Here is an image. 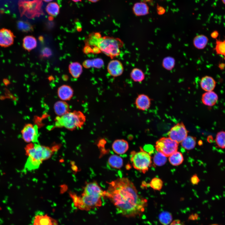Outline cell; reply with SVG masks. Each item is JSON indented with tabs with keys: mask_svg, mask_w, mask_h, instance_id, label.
<instances>
[{
	"mask_svg": "<svg viewBox=\"0 0 225 225\" xmlns=\"http://www.w3.org/2000/svg\"><path fill=\"white\" fill-rule=\"evenodd\" d=\"M104 197L109 199L118 213L127 218L140 217L148 205L147 200L140 195L128 178H119L108 182Z\"/></svg>",
	"mask_w": 225,
	"mask_h": 225,
	"instance_id": "obj_1",
	"label": "cell"
},
{
	"mask_svg": "<svg viewBox=\"0 0 225 225\" xmlns=\"http://www.w3.org/2000/svg\"><path fill=\"white\" fill-rule=\"evenodd\" d=\"M105 193L97 182L93 181L86 185L81 196L74 195L72 197L76 208L88 211L102 206Z\"/></svg>",
	"mask_w": 225,
	"mask_h": 225,
	"instance_id": "obj_2",
	"label": "cell"
},
{
	"mask_svg": "<svg viewBox=\"0 0 225 225\" xmlns=\"http://www.w3.org/2000/svg\"><path fill=\"white\" fill-rule=\"evenodd\" d=\"M28 158L24 169L31 171L38 169L43 162L49 158L53 153L51 148L38 143H31L25 148Z\"/></svg>",
	"mask_w": 225,
	"mask_h": 225,
	"instance_id": "obj_3",
	"label": "cell"
},
{
	"mask_svg": "<svg viewBox=\"0 0 225 225\" xmlns=\"http://www.w3.org/2000/svg\"><path fill=\"white\" fill-rule=\"evenodd\" d=\"M86 120V116L82 112L69 111L62 116H57L55 119V126L73 130L81 128Z\"/></svg>",
	"mask_w": 225,
	"mask_h": 225,
	"instance_id": "obj_4",
	"label": "cell"
},
{
	"mask_svg": "<svg viewBox=\"0 0 225 225\" xmlns=\"http://www.w3.org/2000/svg\"><path fill=\"white\" fill-rule=\"evenodd\" d=\"M123 45L122 41L119 38L105 36L100 39L97 47L101 52L112 59L120 55V48Z\"/></svg>",
	"mask_w": 225,
	"mask_h": 225,
	"instance_id": "obj_5",
	"label": "cell"
},
{
	"mask_svg": "<svg viewBox=\"0 0 225 225\" xmlns=\"http://www.w3.org/2000/svg\"><path fill=\"white\" fill-rule=\"evenodd\" d=\"M42 4V0H19L18 5L21 16L32 19L43 15Z\"/></svg>",
	"mask_w": 225,
	"mask_h": 225,
	"instance_id": "obj_6",
	"label": "cell"
},
{
	"mask_svg": "<svg viewBox=\"0 0 225 225\" xmlns=\"http://www.w3.org/2000/svg\"><path fill=\"white\" fill-rule=\"evenodd\" d=\"M130 160L134 168L143 173L148 171L152 163L150 154L141 147L139 151L131 152Z\"/></svg>",
	"mask_w": 225,
	"mask_h": 225,
	"instance_id": "obj_7",
	"label": "cell"
},
{
	"mask_svg": "<svg viewBox=\"0 0 225 225\" xmlns=\"http://www.w3.org/2000/svg\"><path fill=\"white\" fill-rule=\"evenodd\" d=\"M178 146V142L169 137H162L156 142L155 147L158 152L167 157L177 151Z\"/></svg>",
	"mask_w": 225,
	"mask_h": 225,
	"instance_id": "obj_8",
	"label": "cell"
},
{
	"mask_svg": "<svg viewBox=\"0 0 225 225\" xmlns=\"http://www.w3.org/2000/svg\"><path fill=\"white\" fill-rule=\"evenodd\" d=\"M23 140L26 142L38 143L39 136L38 127L31 123L25 125L21 131Z\"/></svg>",
	"mask_w": 225,
	"mask_h": 225,
	"instance_id": "obj_9",
	"label": "cell"
},
{
	"mask_svg": "<svg viewBox=\"0 0 225 225\" xmlns=\"http://www.w3.org/2000/svg\"><path fill=\"white\" fill-rule=\"evenodd\" d=\"M188 132L184 124L181 122L172 127L168 132V135L169 138L179 143L188 136Z\"/></svg>",
	"mask_w": 225,
	"mask_h": 225,
	"instance_id": "obj_10",
	"label": "cell"
},
{
	"mask_svg": "<svg viewBox=\"0 0 225 225\" xmlns=\"http://www.w3.org/2000/svg\"><path fill=\"white\" fill-rule=\"evenodd\" d=\"M15 36L10 30L2 28L0 29V46L7 48L12 45L14 43Z\"/></svg>",
	"mask_w": 225,
	"mask_h": 225,
	"instance_id": "obj_11",
	"label": "cell"
},
{
	"mask_svg": "<svg viewBox=\"0 0 225 225\" xmlns=\"http://www.w3.org/2000/svg\"><path fill=\"white\" fill-rule=\"evenodd\" d=\"M108 73L114 77L121 76L124 71V67L122 63L117 59L112 60L108 63L107 67Z\"/></svg>",
	"mask_w": 225,
	"mask_h": 225,
	"instance_id": "obj_12",
	"label": "cell"
},
{
	"mask_svg": "<svg viewBox=\"0 0 225 225\" xmlns=\"http://www.w3.org/2000/svg\"><path fill=\"white\" fill-rule=\"evenodd\" d=\"M33 225H58L57 220L47 214L37 215L33 220Z\"/></svg>",
	"mask_w": 225,
	"mask_h": 225,
	"instance_id": "obj_13",
	"label": "cell"
},
{
	"mask_svg": "<svg viewBox=\"0 0 225 225\" xmlns=\"http://www.w3.org/2000/svg\"><path fill=\"white\" fill-rule=\"evenodd\" d=\"M151 100L149 97L144 94L139 95L136 98L135 104L139 110L145 111L148 109L151 106Z\"/></svg>",
	"mask_w": 225,
	"mask_h": 225,
	"instance_id": "obj_14",
	"label": "cell"
},
{
	"mask_svg": "<svg viewBox=\"0 0 225 225\" xmlns=\"http://www.w3.org/2000/svg\"><path fill=\"white\" fill-rule=\"evenodd\" d=\"M73 91L69 86L63 85L60 86L58 90V95L62 100L66 101L70 100L72 97Z\"/></svg>",
	"mask_w": 225,
	"mask_h": 225,
	"instance_id": "obj_15",
	"label": "cell"
},
{
	"mask_svg": "<svg viewBox=\"0 0 225 225\" xmlns=\"http://www.w3.org/2000/svg\"><path fill=\"white\" fill-rule=\"evenodd\" d=\"M112 148L113 151L118 154L125 153L128 150L129 144L128 142L123 139H118L113 142Z\"/></svg>",
	"mask_w": 225,
	"mask_h": 225,
	"instance_id": "obj_16",
	"label": "cell"
},
{
	"mask_svg": "<svg viewBox=\"0 0 225 225\" xmlns=\"http://www.w3.org/2000/svg\"><path fill=\"white\" fill-rule=\"evenodd\" d=\"M218 100L217 94L213 91L207 92L203 94L201 100L205 105L212 107L214 105Z\"/></svg>",
	"mask_w": 225,
	"mask_h": 225,
	"instance_id": "obj_17",
	"label": "cell"
},
{
	"mask_svg": "<svg viewBox=\"0 0 225 225\" xmlns=\"http://www.w3.org/2000/svg\"><path fill=\"white\" fill-rule=\"evenodd\" d=\"M216 84V82L215 79L208 76H205L202 77L200 82L201 88L206 92L213 91Z\"/></svg>",
	"mask_w": 225,
	"mask_h": 225,
	"instance_id": "obj_18",
	"label": "cell"
},
{
	"mask_svg": "<svg viewBox=\"0 0 225 225\" xmlns=\"http://www.w3.org/2000/svg\"><path fill=\"white\" fill-rule=\"evenodd\" d=\"M132 11L134 14L137 16H144L149 13V7L144 2H138L134 5Z\"/></svg>",
	"mask_w": 225,
	"mask_h": 225,
	"instance_id": "obj_19",
	"label": "cell"
},
{
	"mask_svg": "<svg viewBox=\"0 0 225 225\" xmlns=\"http://www.w3.org/2000/svg\"><path fill=\"white\" fill-rule=\"evenodd\" d=\"M37 45L36 38L32 36L25 37L22 40V46L26 50L30 52L36 47Z\"/></svg>",
	"mask_w": 225,
	"mask_h": 225,
	"instance_id": "obj_20",
	"label": "cell"
},
{
	"mask_svg": "<svg viewBox=\"0 0 225 225\" xmlns=\"http://www.w3.org/2000/svg\"><path fill=\"white\" fill-rule=\"evenodd\" d=\"M54 109L58 116H62L69 111L68 104L65 101L62 100L58 101L55 103Z\"/></svg>",
	"mask_w": 225,
	"mask_h": 225,
	"instance_id": "obj_21",
	"label": "cell"
},
{
	"mask_svg": "<svg viewBox=\"0 0 225 225\" xmlns=\"http://www.w3.org/2000/svg\"><path fill=\"white\" fill-rule=\"evenodd\" d=\"M104 64L103 60L100 58L84 60L82 63L83 67L88 69L91 68H100L103 67Z\"/></svg>",
	"mask_w": 225,
	"mask_h": 225,
	"instance_id": "obj_22",
	"label": "cell"
},
{
	"mask_svg": "<svg viewBox=\"0 0 225 225\" xmlns=\"http://www.w3.org/2000/svg\"><path fill=\"white\" fill-rule=\"evenodd\" d=\"M69 72L71 76L74 78H78L82 72V67L78 62H72L70 63L68 67Z\"/></svg>",
	"mask_w": 225,
	"mask_h": 225,
	"instance_id": "obj_23",
	"label": "cell"
},
{
	"mask_svg": "<svg viewBox=\"0 0 225 225\" xmlns=\"http://www.w3.org/2000/svg\"><path fill=\"white\" fill-rule=\"evenodd\" d=\"M208 41V38L204 35H199L196 36L193 39V44L194 47L199 49L204 48Z\"/></svg>",
	"mask_w": 225,
	"mask_h": 225,
	"instance_id": "obj_24",
	"label": "cell"
},
{
	"mask_svg": "<svg viewBox=\"0 0 225 225\" xmlns=\"http://www.w3.org/2000/svg\"><path fill=\"white\" fill-rule=\"evenodd\" d=\"M102 37L99 32L92 33L88 36L85 40V45H88L91 47H97L98 41Z\"/></svg>",
	"mask_w": 225,
	"mask_h": 225,
	"instance_id": "obj_25",
	"label": "cell"
},
{
	"mask_svg": "<svg viewBox=\"0 0 225 225\" xmlns=\"http://www.w3.org/2000/svg\"><path fill=\"white\" fill-rule=\"evenodd\" d=\"M108 163L111 167L120 169L123 165V161L122 159L119 156L113 155L111 156L109 158Z\"/></svg>",
	"mask_w": 225,
	"mask_h": 225,
	"instance_id": "obj_26",
	"label": "cell"
},
{
	"mask_svg": "<svg viewBox=\"0 0 225 225\" xmlns=\"http://www.w3.org/2000/svg\"><path fill=\"white\" fill-rule=\"evenodd\" d=\"M131 79L134 81L141 82L145 78V74L140 69L135 68L132 69L130 74Z\"/></svg>",
	"mask_w": 225,
	"mask_h": 225,
	"instance_id": "obj_27",
	"label": "cell"
},
{
	"mask_svg": "<svg viewBox=\"0 0 225 225\" xmlns=\"http://www.w3.org/2000/svg\"><path fill=\"white\" fill-rule=\"evenodd\" d=\"M196 143V138L191 136H187L181 142L182 147L186 150L193 149L195 146Z\"/></svg>",
	"mask_w": 225,
	"mask_h": 225,
	"instance_id": "obj_28",
	"label": "cell"
},
{
	"mask_svg": "<svg viewBox=\"0 0 225 225\" xmlns=\"http://www.w3.org/2000/svg\"><path fill=\"white\" fill-rule=\"evenodd\" d=\"M184 160L182 154L180 152L176 151L169 156V161L172 165L177 166L182 163Z\"/></svg>",
	"mask_w": 225,
	"mask_h": 225,
	"instance_id": "obj_29",
	"label": "cell"
},
{
	"mask_svg": "<svg viewBox=\"0 0 225 225\" xmlns=\"http://www.w3.org/2000/svg\"><path fill=\"white\" fill-rule=\"evenodd\" d=\"M47 12L52 16H57L59 12L60 7L56 2L49 3L46 8Z\"/></svg>",
	"mask_w": 225,
	"mask_h": 225,
	"instance_id": "obj_30",
	"label": "cell"
},
{
	"mask_svg": "<svg viewBox=\"0 0 225 225\" xmlns=\"http://www.w3.org/2000/svg\"><path fill=\"white\" fill-rule=\"evenodd\" d=\"M215 142L218 148H225V131H222L218 132L216 135Z\"/></svg>",
	"mask_w": 225,
	"mask_h": 225,
	"instance_id": "obj_31",
	"label": "cell"
},
{
	"mask_svg": "<svg viewBox=\"0 0 225 225\" xmlns=\"http://www.w3.org/2000/svg\"><path fill=\"white\" fill-rule=\"evenodd\" d=\"M214 49L217 54L222 55L225 60V39L223 41L216 39Z\"/></svg>",
	"mask_w": 225,
	"mask_h": 225,
	"instance_id": "obj_32",
	"label": "cell"
},
{
	"mask_svg": "<svg viewBox=\"0 0 225 225\" xmlns=\"http://www.w3.org/2000/svg\"><path fill=\"white\" fill-rule=\"evenodd\" d=\"M172 218L171 214L168 212H163L159 216V221L162 225H169L172 221Z\"/></svg>",
	"mask_w": 225,
	"mask_h": 225,
	"instance_id": "obj_33",
	"label": "cell"
},
{
	"mask_svg": "<svg viewBox=\"0 0 225 225\" xmlns=\"http://www.w3.org/2000/svg\"><path fill=\"white\" fill-rule=\"evenodd\" d=\"M167 157L162 153L158 152L155 154L153 158V162L155 165L161 166L165 164Z\"/></svg>",
	"mask_w": 225,
	"mask_h": 225,
	"instance_id": "obj_34",
	"label": "cell"
},
{
	"mask_svg": "<svg viewBox=\"0 0 225 225\" xmlns=\"http://www.w3.org/2000/svg\"><path fill=\"white\" fill-rule=\"evenodd\" d=\"M18 28L22 31L28 32L33 30V26L29 22L23 21H18L17 22Z\"/></svg>",
	"mask_w": 225,
	"mask_h": 225,
	"instance_id": "obj_35",
	"label": "cell"
},
{
	"mask_svg": "<svg viewBox=\"0 0 225 225\" xmlns=\"http://www.w3.org/2000/svg\"><path fill=\"white\" fill-rule=\"evenodd\" d=\"M163 183L161 179L155 177L153 178L148 184L154 190H160L162 188Z\"/></svg>",
	"mask_w": 225,
	"mask_h": 225,
	"instance_id": "obj_36",
	"label": "cell"
},
{
	"mask_svg": "<svg viewBox=\"0 0 225 225\" xmlns=\"http://www.w3.org/2000/svg\"><path fill=\"white\" fill-rule=\"evenodd\" d=\"M175 61L174 58L171 57L165 58L163 60V67L168 70H171L174 67Z\"/></svg>",
	"mask_w": 225,
	"mask_h": 225,
	"instance_id": "obj_37",
	"label": "cell"
},
{
	"mask_svg": "<svg viewBox=\"0 0 225 225\" xmlns=\"http://www.w3.org/2000/svg\"><path fill=\"white\" fill-rule=\"evenodd\" d=\"M52 54V52L51 49L48 47L43 48L41 52V56L42 58H48L51 56Z\"/></svg>",
	"mask_w": 225,
	"mask_h": 225,
	"instance_id": "obj_38",
	"label": "cell"
},
{
	"mask_svg": "<svg viewBox=\"0 0 225 225\" xmlns=\"http://www.w3.org/2000/svg\"><path fill=\"white\" fill-rule=\"evenodd\" d=\"M200 181V179L196 174L193 175L191 178V181L193 185L198 184Z\"/></svg>",
	"mask_w": 225,
	"mask_h": 225,
	"instance_id": "obj_39",
	"label": "cell"
},
{
	"mask_svg": "<svg viewBox=\"0 0 225 225\" xmlns=\"http://www.w3.org/2000/svg\"><path fill=\"white\" fill-rule=\"evenodd\" d=\"M83 52L86 54H88L91 52L92 53V48L91 47L85 45L82 50Z\"/></svg>",
	"mask_w": 225,
	"mask_h": 225,
	"instance_id": "obj_40",
	"label": "cell"
},
{
	"mask_svg": "<svg viewBox=\"0 0 225 225\" xmlns=\"http://www.w3.org/2000/svg\"><path fill=\"white\" fill-rule=\"evenodd\" d=\"M157 10L158 14L159 15H162L165 12V9L162 7L157 5Z\"/></svg>",
	"mask_w": 225,
	"mask_h": 225,
	"instance_id": "obj_41",
	"label": "cell"
},
{
	"mask_svg": "<svg viewBox=\"0 0 225 225\" xmlns=\"http://www.w3.org/2000/svg\"><path fill=\"white\" fill-rule=\"evenodd\" d=\"M169 225H185L180 220H174Z\"/></svg>",
	"mask_w": 225,
	"mask_h": 225,
	"instance_id": "obj_42",
	"label": "cell"
},
{
	"mask_svg": "<svg viewBox=\"0 0 225 225\" xmlns=\"http://www.w3.org/2000/svg\"><path fill=\"white\" fill-rule=\"evenodd\" d=\"M211 36L212 38L216 39L218 36V31H215L211 33Z\"/></svg>",
	"mask_w": 225,
	"mask_h": 225,
	"instance_id": "obj_43",
	"label": "cell"
},
{
	"mask_svg": "<svg viewBox=\"0 0 225 225\" xmlns=\"http://www.w3.org/2000/svg\"><path fill=\"white\" fill-rule=\"evenodd\" d=\"M92 2H96L99 0H87Z\"/></svg>",
	"mask_w": 225,
	"mask_h": 225,
	"instance_id": "obj_44",
	"label": "cell"
},
{
	"mask_svg": "<svg viewBox=\"0 0 225 225\" xmlns=\"http://www.w3.org/2000/svg\"><path fill=\"white\" fill-rule=\"evenodd\" d=\"M75 2H81L82 0H72Z\"/></svg>",
	"mask_w": 225,
	"mask_h": 225,
	"instance_id": "obj_45",
	"label": "cell"
},
{
	"mask_svg": "<svg viewBox=\"0 0 225 225\" xmlns=\"http://www.w3.org/2000/svg\"><path fill=\"white\" fill-rule=\"evenodd\" d=\"M48 19H49V20H52V19H53V17H52V16H50V17H49Z\"/></svg>",
	"mask_w": 225,
	"mask_h": 225,
	"instance_id": "obj_46",
	"label": "cell"
},
{
	"mask_svg": "<svg viewBox=\"0 0 225 225\" xmlns=\"http://www.w3.org/2000/svg\"><path fill=\"white\" fill-rule=\"evenodd\" d=\"M43 0L44 1V2H50V1H52L53 0Z\"/></svg>",
	"mask_w": 225,
	"mask_h": 225,
	"instance_id": "obj_47",
	"label": "cell"
},
{
	"mask_svg": "<svg viewBox=\"0 0 225 225\" xmlns=\"http://www.w3.org/2000/svg\"><path fill=\"white\" fill-rule=\"evenodd\" d=\"M222 2L225 5V0H221Z\"/></svg>",
	"mask_w": 225,
	"mask_h": 225,
	"instance_id": "obj_48",
	"label": "cell"
},
{
	"mask_svg": "<svg viewBox=\"0 0 225 225\" xmlns=\"http://www.w3.org/2000/svg\"><path fill=\"white\" fill-rule=\"evenodd\" d=\"M210 225H219L218 224H211Z\"/></svg>",
	"mask_w": 225,
	"mask_h": 225,
	"instance_id": "obj_49",
	"label": "cell"
}]
</instances>
